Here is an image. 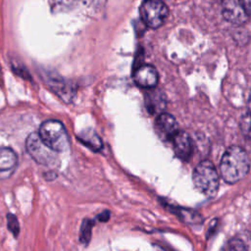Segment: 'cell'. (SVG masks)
I'll list each match as a JSON object with an SVG mask.
<instances>
[{"mask_svg":"<svg viewBox=\"0 0 251 251\" xmlns=\"http://www.w3.org/2000/svg\"><path fill=\"white\" fill-rule=\"evenodd\" d=\"M249 167L246 151L240 146L233 145L225 151L220 163V173L226 182L233 184L246 176Z\"/></svg>","mask_w":251,"mask_h":251,"instance_id":"obj_1","label":"cell"},{"mask_svg":"<svg viewBox=\"0 0 251 251\" xmlns=\"http://www.w3.org/2000/svg\"><path fill=\"white\" fill-rule=\"evenodd\" d=\"M192 179L195 188L204 196L213 198L217 195L220 186V176L215 165L204 160L194 169Z\"/></svg>","mask_w":251,"mask_h":251,"instance_id":"obj_2","label":"cell"},{"mask_svg":"<svg viewBox=\"0 0 251 251\" xmlns=\"http://www.w3.org/2000/svg\"><path fill=\"white\" fill-rule=\"evenodd\" d=\"M38 135L50 149L55 152H63L69 146V136L63 124L56 120H48L42 123Z\"/></svg>","mask_w":251,"mask_h":251,"instance_id":"obj_3","label":"cell"},{"mask_svg":"<svg viewBox=\"0 0 251 251\" xmlns=\"http://www.w3.org/2000/svg\"><path fill=\"white\" fill-rule=\"evenodd\" d=\"M25 148L29 156L39 165L51 167L58 163L57 152L44 144L36 132H32L27 136Z\"/></svg>","mask_w":251,"mask_h":251,"instance_id":"obj_4","label":"cell"},{"mask_svg":"<svg viewBox=\"0 0 251 251\" xmlns=\"http://www.w3.org/2000/svg\"><path fill=\"white\" fill-rule=\"evenodd\" d=\"M169 15V9L162 0H144L140 16L144 24L152 28L161 26Z\"/></svg>","mask_w":251,"mask_h":251,"instance_id":"obj_5","label":"cell"},{"mask_svg":"<svg viewBox=\"0 0 251 251\" xmlns=\"http://www.w3.org/2000/svg\"><path fill=\"white\" fill-rule=\"evenodd\" d=\"M155 127L158 135L167 141H171L176 133L179 130L176 119L167 113H161L157 116Z\"/></svg>","mask_w":251,"mask_h":251,"instance_id":"obj_6","label":"cell"},{"mask_svg":"<svg viewBox=\"0 0 251 251\" xmlns=\"http://www.w3.org/2000/svg\"><path fill=\"white\" fill-rule=\"evenodd\" d=\"M133 79L137 85L143 88H154L158 82V73L151 65H141L135 70Z\"/></svg>","mask_w":251,"mask_h":251,"instance_id":"obj_7","label":"cell"},{"mask_svg":"<svg viewBox=\"0 0 251 251\" xmlns=\"http://www.w3.org/2000/svg\"><path fill=\"white\" fill-rule=\"evenodd\" d=\"M171 141L176 155L182 161H188L192 155V141L189 135L183 130H178Z\"/></svg>","mask_w":251,"mask_h":251,"instance_id":"obj_8","label":"cell"},{"mask_svg":"<svg viewBox=\"0 0 251 251\" xmlns=\"http://www.w3.org/2000/svg\"><path fill=\"white\" fill-rule=\"evenodd\" d=\"M224 17L230 23L243 24L247 21L248 14L238 0H226L223 8Z\"/></svg>","mask_w":251,"mask_h":251,"instance_id":"obj_9","label":"cell"},{"mask_svg":"<svg viewBox=\"0 0 251 251\" xmlns=\"http://www.w3.org/2000/svg\"><path fill=\"white\" fill-rule=\"evenodd\" d=\"M146 109L151 114H161L166 107V98L160 90L149 88L145 94Z\"/></svg>","mask_w":251,"mask_h":251,"instance_id":"obj_10","label":"cell"},{"mask_svg":"<svg viewBox=\"0 0 251 251\" xmlns=\"http://www.w3.org/2000/svg\"><path fill=\"white\" fill-rule=\"evenodd\" d=\"M18 165L16 152L9 147H0V173L12 171Z\"/></svg>","mask_w":251,"mask_h":251,"instance_id":"obj_11","label":"cell"},{"mask_svg":"<svg viewBox=\"0 0 251 251\" xmlns=\"http://www.w3.org/2000/svg\"><path fill=\"white\" fill-rule=\"evenodd\" d=\"M78 138L81 140V142H83L86 146H88L94 151H98L102 148V141L100 137L96 134L95 131L91 129H87L81 132Z\"/></svg>","mask_w":251,"mask_h":251,"instance_id":"obj_12","label":"cell"},{"mask_svg":"<svg viewBox=\"0 0 251 251\" xmlns=\"http://www.w3.org/2000/svg\"><path fill=\"white\" fill-rule=\"evenodd\" d=\"M174 213H176L179 219L187 224H197L201 221V217L199 214H197L194 211L187 210V209H182V208H173L172 209Z\"/></svg>","mask_w":251,"mask_h":251,"instance_id":"obj_13","label":"cell"},{"mask_svg":"<svg viewBox=\"0 0 251 251\" xmlns=\"http://www.w3.org/2000/svg\"><path fill=\"white\" fill-rule=\"evenodd\" d=\"M7 226H8V230L14 235L15 238H17L18 235L20 234L21 228H20V224L16 215L12 213L7 214Z\"/></svg>","mask_w":251,"mask_h":251,"instance_id":"obj_14","label":"cell"},{"mask_svg":"<svg viewBox=\"0 0 251 251\" xmlns=\"http://www.w3.org/2000/svg\"><path fill=\"white\" fill-rule=\"evenodd\" d=\"M91 227H92V223L89 220H85L81 226L80 240L86 244L89 241L90 236H91Z\"/></svg>","mask_w":251,"mask_h":251,"instance_id":"obj_15","label":"cell"},{"mask_svg":"<svg viewBox=\"0 0 251 251\" xmlns=\"http://www.w3.org/2000/svg\"><path fill=\"white\" fill-rule=\"evenodd\" d=\"M230 246L234 251H246L244 244L239 240H233L230 242Z\"/></svg>","mask_w":251,"mask_h":251,"instance_id":"obj_16","label":"cell"},{"mask_svg":"<svg viewBox=\"0 0 251 251\" xmlns=\"http://www.w3.org/2000/svg\"><path fill=\"white\" fill-rule=\"evenodd\" d=\"M238 1L243 6V8L247 12V14H249V12H250V0H238Z\"/></svg>","mask_w":251,"mask_h":251,"instance_id":"obj_17","label":"cell"}]
</instances>
